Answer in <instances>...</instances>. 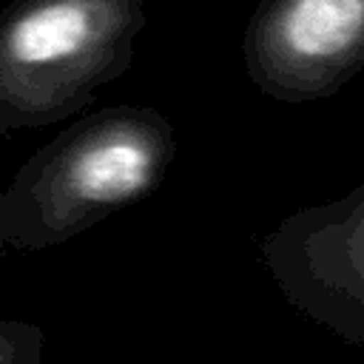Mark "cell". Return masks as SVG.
<instances>
[{
  "label": "cell",
  "mask_w": 364,
  "mask_h": 364,
  "mask_svg": "<svg viewBox=\"0 0 364 364\" xmlns=\"http://www.w3.org/2000/svg\"><path fill=\"white\" fill-rule=\"evenodd\" d=\"M176 156L171 119L105 105L34 151L0 191V253H43L148 196Z\"/></svg>",
  "instance_id": "obj_1"
},
{
  "label": "cell",
  "mask_w": 364,
  "mask_h": 364,
  "mask_svg": "<svg viewBox=\"0 0 364 364\" xmlns=\"http://www.w3.org/2000/svg\"><path fill=\"white\" fill-rule=\"evenodd\" d=\"M259 253L299 313L364 350V185L293 210L262 239Z\"/></svg>",
  "instance_id": "obj_3"
},
{
  "label": "cell",
  "mask_w": 364,
  "mask_h": 364,
  "mask_svg": "<svg viewBox=\"0 0 364 364\" xmlns=\"http://www.w3.org/2000/svg\"><path fill=\"white\" fill-rule=\"evenodd\" d=\"M242 63L279 102L336 94L364 71V0H262L242 34Z\"/></svg>",
  "instance_id": "obj_4"
},
{
  "label": "cell",
  "mask_w": 364,
  "mask_h": 364,
  "mask_svg": "<svg viewBox=\"0 0 364 364\" xmlns=\"http://www.w3.org/2000/svg\"><path fill=\"white\" fill-rule=\"evenodd\" d=\"M145 0H11L0 11V139L63 122L134 60Z\"/></svg>",
  "instance_id": "obj_2"
},
{
  "label": "cell",
  "mask_w": 364,
  "mask_h": 364,
  "mask_svg": "<svg viewBox=\"0 0 364 364\" xmlns=\"http://www.w3.org/2000/svg\"><path fill=\"white\" fill-rule=\"evenodd\" d=\"M46 333L26 318H0V364H37Z\"/></svg>",
  "instance_id": "obj_5"
}]
</instances>
